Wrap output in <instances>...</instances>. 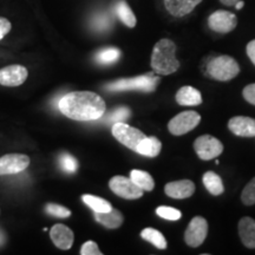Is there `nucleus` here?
<instances>
[{"label":"nucleus","mask_w":255,"mask_h":255,"mask_svg":"<svg viewBox=\"0 0 255 255\" xmlns=\"http://www.w3.org/2000/svg\"><path fill=\"white\" fill-rule=\"evenodd\" d=\"M202 181L206 189L208 190L212 195H221L223 191H225V187H223L221 177H220L216 173H214V171H207V173L203 175Z\"/></svg>","instance_id":"412c9836"},{"label":"nucleus","mask_w":255,"mask_h":255,"mask_svg":"<svg viewBox=\"0 0 255 255\" xmlns=\"http://www.w3.org/2000/svg\"><path fill=\"white\" fill-rule=\"evenodd\" d=\"M241 241L248 248H255V221L252 218H242L239 222Z\"/></svg>","instance_id":"f3484780"},{"label":"nucleus","mask_w":255,"mask_h":255,"mask_svg":"<svg viewBox=\"0 0 255 255\" xmlns=\"http://www.w3.org/2000/svg\"><path fill=\"white\" fill-rule=\"evenodd\" d=\"M82 200L83 202H84L87 206L90 207L95 213H100V214H102V213H108L113 209V206L110 205V202H108L107 200L102 199V197L88 195L87 194V195L82 196Z\"/></svg>","instance_id":"b1692460"},{"label":"nucleus","mask_w":255,"mask_h":255,"mask_svg":"<svg viewBox=\"0 0 255 255\" xmlns=\"http://www.w3.org/2000/svg\"><path fill=\"white\" fill-rule=\"evenodd\" d=\"M50 238L53 245L57 248L63 251H68L72 247L73 241H75V234L68 226L57 223L50 231Z\"/></svg>","instance_id":"ddd939ff"},{"label":"nucleus","mask_w":255,"mask_h":255,"mask_svg":"<svg viewBox=\"0 0 255 255\" xmlns=\"http://www.w3.org/2000/svg\"><path fill=\"white\" fill-rule=\"evenodd\" d=\"M200 122L201 116L195 111H183L169 122L168 129L174 136H181L195 129Z\"/></svg>","instance_id":"423d86ee"},{"label":"nucleus","mask_w":255,"mask_h":255,"mask_svg":"<svg viewBox=\"0 0 255 255\" xmlns=\"http://www.w3.org/2000/svg\"><path fill=\"white\" fill-rule=\"evenodd\" d=\"M11 21L4 17H0V40L11 31Z\"/></svg>","instance_id":"72a5a7b5"},{"label":"nucleus","mask_w":255,"mask_h":255,"mask_svg":"<svg viewBox=\"0 0 255 255\" xmlns=\"http://www.w3.org/2000/svg\"><path fill=\"white\" fill-rule=\"evenodd\" d=\"M82 255H102L98 245L95 241H87L81 248Z\"/></svg>","instance_id":"2f4dec72"},{"label":"nucleus","mask_w":255,"mask_h":255,"mask_svg":"<svg viewBox=\"0 0 255 255\" xmlns=\"http://www.w3.org/2000/svg\"><path fill=\"white\" fill-rule=\"evenodd\" d=\"M208 25L213 31L219 32V33H228L237 27L238 18L232 12L219 9V11L210 14L208 18Z\"/></svg>","instance_id":"9b49d317"},{"label":"nucleus","mask_w":255,"mask_h":255,"mask_svg":"<svg viewBox=\"0 0 255 255\" xmlns=\"http://www.w3.org/2000/svg\"><path fill=\"white\" fill-rule=\"evenodd\" d=\"M202 0H164L167 11L174 17H183L190 13Z\"/></svg>","instance_id":"dca6fc26"},{"label":"nucleus","mask_w":255,"mask_h":255,"mask_svg":"<svg viewBox=\"0 0 255 255\" xmlns=\"http://www.w3.org/2000/svg\"><path fill=\"white\" fill-rule=\"evenodd\" d=\"M207 235H208V222L201 216H195L188 226L184 240L188 246L196 248L203 244Z\"/></svg>","instance_id":"1a4fd4ad"},{"label":"nucleus","mask_w":255,"mask_h":255,"mask_svg":"<svg viewBox=\"0 0 255 255\" xmlns=\"http://www.w3.org/2000/svg\"><path fill=\"white\" fill-rule=\"evenodd\" d=\"M130 178L144 191H151L155 188V181L149 173L143 170H131Z\"/></svg>","instance_id":"4be33fe9"},{"label":"nucleus","mask_w":255,"mask_h":255,"mask_svg":"<svg viewBox=\"0 0 255 255\" xmlns=\"http://www.w3.org/2000/svg\"><path fill=\"white\" fill-rule=\"evenodd\" d=\"M30 165V157L24 154H7L0 157V176L15 175Z\"/></svg>","instance_id":"9d476101"},{"label":"nucleus","mask_w":255,"mask_h":255,"mask_svg":"<svg viewBox=\"0 0 255 255\" xmlns=\"http://www.w3.org/2000/svg\"><path fill=\"white\" fill-rule=\"evenodd\" d=\"M161 149L162 143L159 142L156 137L145 136L144 138L139 142V144L137 145L135 151L137 154L142 156H146V157H156V156H158L159 152H161Z\"/></svg>","instance_id":"6ab92c4d"},{"label":"nucleus","mask_w":255,"mask_h":255,"mask_svg":"<svg viewBox=\"0 0 255 255\" xmlns=\"http://www.w3.org/2000/svg\"><path fill=\"white\" fill-rule=\"evenodd\" d=\"M159 78L154 77L152 75L138 76L135 78H126L119 79V81L109 83L105 85V89L108 91H144V92H152L155 91L157 87Z\"/></svg>","instance_id":"20e7f679"},{"label":"nucleus","mask_w":255,"mask_h":255,"mask_svg":"<svg viewBox=\"0 0 255 255\" xmlns=\"http://www.w3.org/2000/svg\"><path fill=\"white\" fill-rule=\"evenodd\" d=\"M121 58V51L116 47H108L100 51L96 55V62L103 64V65H109V64L116 63Z\"/></svg>","instance_id":"a878e982"},{"label":"nucleus","mask_w":255,"mask_h":255,"mask_svg":"<svg viewBox=\"0 0 255 255\" xmlns=\"http://www.w3.org/2000/svg\"><path fill=\"white\" fill-rule=\"evenodd\" d=\"M116 13L119 15V18L121 19V21L124 25H127L128 27H135L136 26V17L133 14L132 9L130 8V6L127 4L124 0H121V1L117 2L116 7Z\"/></svg>","instance_id":"5701e85b"},{"label":"nucleus","mask_w":255,"mask_h":255,"mask_svg":"<svg viewBox=\"0 0 255 255\" xmlns=\"http://www.w3.org/2000/svg\"><path fill=\"white\" fill-rule=\"evenodd\" d=\"M241 200L246 206L255 205V177L245 187L241 194Z\"/></svg>","instance_id":"c756f323"},{"label":"nucleus","mask_w":255,"mask_h":255,"mask_svg":"<svg viewBox=\"0 0 255 255\" xmlns=\"http://www.w3.org/2000/svg\"><path fill=\"white\" fill-rule=\"evenodd\" d=\"M28 77V71L25 66L8 65L0 69V84L4 87H19Z\"/></svg>","instance_id":"f8f14e48"},{"label":"nucleus","mask_w":255,"mask_h":255,"mask_svg":"<svg viewBox=\"0 0 255 255\" xmlns=\"http://www.w3.org/2000/svg\"><path fill=\"white\" fill-rule=\"evenodd\" d=\"M5 240H6L5 234H4V233H2L1 229H0V246H2V245L5 244Z\"/></svg>","instance_id":"e433bc0d"},{"label":"nucleus","mask_w":255,"mask_h":255,"mask_svg":"<svg viewBox=\"0 0 255 255\" xmlns=\"http://www.w3.org/2000/svg\"><path fill=\"white\" fill-rule=\"evenodd\" d=\"M111 131H113V135L117 141L122 143L123 145H126L127 148L131 149L133 151L136 150L139 142L145 137V135L141 131V130L128 126V124L124 122L115 123Z\"/></svg>","instance_id":"39448f33"},{"label":"nucleus","mask_w":255,"mask_h":255,"mask_svg":"<svg viewBox=\"0 0 255 255\" xmlns=\"http://www.w3.org/2000/svg\"><path fill=\"white\" fill-rule=\"evenodd\" d=\"M244 97L248 103L255 105V84H250L244 89Z\"/></svg>","instance_id":"473e14b6"},{"label":"nucleus","mask_w":255,"mask_h":255,"mask_svg":"<svg viewBox=\"0 0 255 255\" xmlns=\"http://www.w3.org/2000/svg\"><path fill=\"white\" fill-rule=\"evenodd\" d=\"M229 130L240 137H255V120L251 117H233L228 123Z\"/></svg>","instance_id":"2eb2a0df"},{"label":"nucleus","mask_w":255,"mask_h":255,"mask_svg":"<svg viewBox=\"0 0 255 255\" xmlns=\"http://www.w3.org/2000/svg\"><path fill=\"white\" fill-rule=\"evenodd\" d=\"M130 110L127 108H119L115 111H113L109 116H108V122L110 123H117V122H124L130 117Z\"/></svg>","instance_id":"7c9ffc66"},{"label":"nucleus","mask_w":255,"mask_h":255,"mask_svg":"<svg viewBox=\"0 0 255 255\" xmlns=\"http://www.w3.org/2000/svg\"><path fill=\"white\" fill-rule=\"evenodd\" d=\"M176 102L183 107H196L202 103V96L195 88L183 87L177 91Z\"/></svg>","instance_id":"a211bd4d"},{"label":"nucleus","mask_w":255,"mask_h":255,"mask_svg":"<svg viewBox=\"0 0 255 255\" xmlns=\"http://www.w3.org/2000/svg\"><path fill=\"white\" fill-rule=\"evenodd\" d=\"M194 149L201 159L208 161V159H213L222 154L223 144L215 137L203 135L196 138V141L194 142Z\"/></svg>","instance_id":"6e6552de"},{"label":"nucleus","mask_w":255,"mask_h":255,"mask_svg":"<svg viewBox=\"0 0 255 255\" xmlns=\"http://www.w3.org/2000/svg\"><path fill=\"white\" fill-rule=\"evenodd\" d=\"M176 45L170 39H161L155 44L151 55V68L158 75H171L180 68L176 56Z\"/></svg>","instance_id":"f03ea898"},{"label":"nucleus","mask_w":255,"mask_h":255,"mask_svg":"<svg viewBox=\"0 0 255 255\" xmlns=\"http://www.w3.org/2000/svg\"><path fill=\"white\" fill-rule=\"evenodd\" d=\"M244 5H245V2L242 1V0H239V1L234 6L237 7V9H241L242 7H244Z\"/></svg>","instance_id":"4c0bfd02"},{"label":"nucleus","mask_w":255,"mask_h":255,"mask_svg":"<svg viewBox=\"0 0 255 255\" xmlns=\"http://www.w3.org/2000/svg\"><path fill=\"white\" fill-rule=\"evenodd\" d=\"M156 214H157L159 218L169 220V221H177V220H180L181 216H182V213L178 209H175L173 207L164 206L158 207V208L156 209Z\"/></svg>","instance_id":"bb28decb"},{"label":"nucleus","mask_w":255,"mask_h":255,"mask_svg":"<svg viewBox=\"0 0 255 255\" xmlns=\"http://www.w3.org/2000/svg\"><path fill=\"white\" fill-rule=\"evenodd\" d=\"M45 210L47 214L55 216V218L59 219H66L71 215V212L70 209L65 208V207L57 205V203H47L45 207Z\"/></svg>","instance_id":"c85d7f7f"},{"label":"nucleus","mask_w":255,"mask_h":255,"mask_svg":"<svg viewBox=\"0 0 255 255\" xmlns=\"http://www.w3.org/2000/svg\"><path fill=\"white\" fill-rule=\"evenodd\" d=\"M95 219L96 221L101 225H103L104 227L109 229H116L120 228L123 223V215L120 210L113 208L110 212L108 213H95Z\"/></svg>","instance_id":"aec40b11"},{"label":"nucleus","mask_w":255,"mask_h":255,"mask_svg":"<svg viewBox=\"0 0 255 255\" xmlns=\"http://www.w3.org/2000/svg\"><path fill=\"white\" fill-rule=\"evenodd\" d=\"M246 50H247L248 57H250V59L252 60V63H253L254 65H255V39L248 43Z\"/></svg>","instance_id":"f704fd0d"},{"label":"nucleus","mask_w":255,"mask_h":255,"mask_svg":"<svg viewBox=\"0 0 255 255\" xmlns=\"http://www.w3.org/2000/svg\"><path fill=\"white\" fill-rule=\"evenodd\" d=\"M207 75L213 79L227 82L235 78L240 72L237 60L229 56H219L213 58L207 65Z\"/></svg>","instance_id":"7ed1b4c3"},{"label":"nucleus","mask_w":255,"mask_h":255,"mask_svg":"<svg viewBox=\"0 0 255 255\" xmlns=\"http://www.w3.org/2000/svg\"><path fill=\"white\" fill-rule=\"evenodd\" d=\"M58 109L68 119L73 121L100 120L105 113V102L92 91H73L63 96L58 102Z\"/></svg>","instance_id":"f257e3e1"},{"label":"nucleus","mask_w":255,"mask_h":255,"mask_svg":"<svg viewBox=\"0 0 255 255\" xmlns=\"http://www.w3.org/2000/svg\"><path fill=\"white\" fill-rule=\"evenodd\" d=\"M110 189L117 196L126 200H136L143 196L142 188H139L130 177L114 176L109 182Z\"/></svg>","instance_id":"0eeeda50"},{"label":"nucleus","mask_w":255,"mask_h":255,"mask_svg":"<svg viewBox=\"0 0 255 255\" xmlns=\"http://www.w3.org/2000/svg\"><path fill=\"white\" fill-rule=\"evenodd\" d=\"M195 191V184L190 180H180L175 182H169L165 184L164 193L173 199H187L190 197Z\"/></svg>","instance_id":"4468645a"},{"label":"nucleus","mask_w":255,"mask_h":255,"mask_svg":"<svg viewBox=\"0 0 255 255\" xmlns=\"http://www.w3.org/2000/svg\"><path fill=\"white\" fill-rule=\"evenodd\" d=\"M141 237L144 239L145 241L150 242L158 250H164L167 248V240L163 237L161 232L156 231L154 228H145L141 232Z\"/></svg>","instance_id":"393cba45"},{"label":"nucleus","mask_w":255,"mask_h":255,"mask_svg":"<svg viewBox=\"0 0 255 255\" xmlns=\"http://www.w3.org/2000/svg\"><path fill=\"white\" fill-rule=\"evenodd\" d=\"M220 1H221L223 5H227V6H233V5H235V4H237V2L239 1V0H220Z\"/></svg>","instance_id":"c9c22d12"},{"label":"nucleus","mask_w":255,"mask_h":255,"mask_svg":"<svg viewBox=\"0 0 255 255\" xmlns=\"http://www.w3.org/2000/svg\"><path fill=\"white\" fill-rule=\"evenodd\" d=\"M59 164H60V167L63 168V170L66 171V173H69V174L76 173V171H77V168H78L77 159L69 154H63L62 156H60Z\"/></svg>","instance_id":"cd10ccee"}]
</instances>
